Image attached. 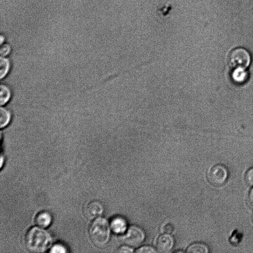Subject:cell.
Returning a JSON list of instances; mask_svg holds the SVG:
<instances>
[{"instance_id": "ba28073f", "label": "cell", "mask_w": 253, "mask_h": 253, "mask_svg": "<svg viewBox=\"0 0 253 253\" xmlns=\"http://www.w3.org/2000/svg\"><path fill=\"white\" fill-rule=\"evenodd\" d=\"M110 226L114 233L122 234L126 230L127 222L124 218L121 216H116L111 220Z\"/></svg>"}, {"instance_id": "9c48e42d", "label": "cell", "mask_w": 253, "mask_h": 253, "mask_svg": "<svg viewBox=\"0 0 253 253\" xmlns=\"http://www.w3.org/2000/svg\"><path fill=\"white\" fill-rule=\"evenodd\" d=\"M35 221L39 226L45 228L51 224L52 216L47 211H41L37 215Z\"/></svg>"}, {"instance_id": "7c38bea8", "label": "cell", "mask_w": 253, "mask_h": 253, "mask_svg": "<svg viewBox=\"0 0 253 253\" xmlns=\"http://www.w3.org/2000/svg\"><path fill=\"white\" fill-rule=\"evenodd\" d=\"M11 115L5 108L1 107L0 109V126L1 128L6 126L9 123Z\"/></svg>"}, {"instance_id": "ffe728a7", "label": "cell", "mask_w": 253, "mask_h": 253, "mask_svg": "<svg viewBox=\"0 0 253 253\" xmlns=\"http://www.w3.org/2000/svg\"><path fill=\"white\" fill-rule=\"evenodd\" d=\"M128 246H123L119 248L117 251L118 253H132L133 250Z\"/></svg>"}, {"instance_id": "9a60e30c", "label": "cell", "mask_w": 253, "mask_h": 253, "mask_svg": "<svg viewBox=\"0 0 253 253\" xmlns=\"http://www.w3.org/2000/svg\"><path fill=\"white\" fill-rule=\"evenodd\" d=\"M246 183L249 186H253V168L249 169L245 175Z\"/></svg>"}, {"instance_id": "d6986e66", "label": "cell", "mask_w": 253, "mask_h": 253, "mask_svg": "<svg viewBox=\"0 0 253 253\" xmlns=\"http://www.w3.org/2000/svg\"><path fill=\"white\" fill-rule=\"evenodd\" d=\"M174 230V227L171 223H167L163 227V231L165 233L171 234Z\"/></svg>"}, {"instance_id": "52a82bcc", "label": "cell", "mask_w": 253, "mask_h": 253, "mask_svg": "<svg viewBox=\"0 0 253 253\" xmlns=\"http://www.w3.org/2000/svg\"><path fill=\"white\" fill-rule=\"evenodd\" d=\"M174 240L169 234H165L161 235L157 239L156 247L158 252L160 253L169 252L173 248Z\"/></svg>"}, {"instance_id": "7a4b0ae2", "label": "cell", "mask_w": 253, "mask_h": 253, "mask_svg": "<svg viewBox=\"0 0 253 253\" xmlns=\"http://www.w3.org/2000/svg\"><path fill=\"white\" fill-rule=\"evenodd\" d=\"M110 229L105 218L99 217L95 219L89 228V235L92 243L98 247L105 245L110 239Z\"/></svg>"}, {"instance_id": "30bf717a", "label": "cell", "mask_w": 253, "mask_h": 253, "mask_svg": "<svg viewBox=\"0 0 253 253\" xmlns=\"http://www.w3.org/2000/svg\"><path fill=\"white\" fill-rule=\"evenodd\" d=\"M246 69L236 68L232 73V78L233 81L237 83H242L245 82L247 78V72Z\"/></svg>"}, {"instance_id": "7402d4cb", "label": "cell", "mask_w": 253, "mask_h": 253, "mask_svg": "<svg viewBox=\"0 0 253 253\" xmlns=\"http://www.w3.org/2000/svg\"><path fill=\"white\" fill-rule=\"evenodd\" d=\"M4 38H3L2 36L1 35V37H0V43H2L3 41H4Z\"/></svg>"}, {"instance_id": "ac0fdd59", "label": "cell", "mask_w": 253, "mask_h": 253, "mask_svg": "<svg viewBox=\"0 0 253 253\" xmlns=\"http://www.w3.org/2000/svg\"><path fill=\"white\" fill-rule=\"evenodd\" d=\"M11 50L10 46L9 44L4 43L1 46L0 49V54L1 56L5 57L9 54Z\"/></svg>"}, {"instance_id": "e0dca14e", "label": "cell", "mask_w": 253, "mask_h": 253, "mask_svg": "<svg viewBox=\"0 0 253 253\" xmlns=\"http://www.w3.org/2000/svg\"><path fill=\"white\" fill-rule=\"evenodd\" d=\"M136 252L137 253H156V251L151 246H145L138 249Z\"/></svg>"}, {"instance_id": "5bb4252c", "label": "cell", "mask_w": 253, "mask_h": 253, "mask_svg": "<svg viewBox=\"0 0 253 253\" xmlns=\"http://www.w3.org/2000/svg\"><path fill=\"white\" fill-rule=\"evenodd\" d=\"M10 64L8 60L4 57L0 59V77L2 79L5 77L9 69Z\"/></svg>"}, {"instance_id": "8fae6325", "label": "cell", "mask_w": 253, "mask_h": 253, "mask_svg": "<svg viewBox=\"0 0 253 253\" xmlns=\"http://www.w3.org/2000/svg\"><path fill=\"white\" fill-rule=\"evenodd\" d=\"M209 252L208 246L202 243H196L190 246L187 250L188 253H208Z\"/></svg>"}, {"instance_id": "3957f363", "label": "cell", "mask_w": 253, "mask_h": 253, "mask_svg": "<svg viewBox=\"0 0 253 253\" xmlns=\"http://www.w3.org/2000/svg\"><path fill=\"white\" fill-rule=\"evenodd\" d=\"M251 62V56L249 51L243 47L233 49L228 57L229 65L234 68H247Z\"/></svg>"}, {"instance_id": "4fadbf2b", "label": "cell", "mask_w": 253, "mask_h": 253, "mask_svg": "<svg viewBox=\"0 0 253 253\" xmlns=\"http://www.w3.org/2000/svg\"><path fill=\"white\" fill-rule=\"evenodd\" d=\"M11 93L9 89L4 85H1L0 87V103L3 105L9 100Z\"/></svg>"}, {"instance_id": "2e32d148", "label": "cell", "mask_w": 253, "mask_h": 253, "mask_svg": "<svg viewBox=\"0 0 253 253\" xmlns=\"http://www.w3.org/2000/svg\"><path fill=\"white\" fill-rule=\"evenodd\" d=\"M50 253H66V248L62 244H56L52 246L50 251Z\"/></svg>"}, {"instance_id": "44dd1931", "label": "cell", "mask_w": 253, "mask_h": 253, "mask_svg": "<svg viewBox=\"0 0 253 253\" xmlns=\"http://www.w3.org/2000/svg\"><path fill=\"white\" fill-rule=\"evenodd\" d=\"M248 200L250 206L253 209V187L251 189L249 193Z\"/></svg>"}, {"instance_id": "8992f818", "label": "cell", "mask_w": 253, "mask_h": 253, "mask_svg": "<svg viewBox=\"0 0 253 253\" xmlns=\"http://www.w3.org/2000/svg\"><path fill=\"white\" fill-rule=\"evenodd\" d=\"M104 211L102 204L98 200L90 202L84 208V213L89 219H95L99 217Z\"/></svg>"}, {"instance_id": "6da1fadb", "label": "cell", "mask_w": 253, "mask_h": 253, "mask_svg": "<svg viewBox=\"0 0 253 253\" xmlns=\"http://www.w3.org/2000/svg\"><path fill=\"white\" fill-rule=\"evenodd\" d=\"M52 238L45 230L38 227H33L27 232L25 243L28 250L34 253H43L51 246Z\"/></svg>"}, {"instance_id": "277c9868", "label": "cell", "mask_w": 253, "mask_h": 253, "mask_svg": "<svg viewBox=\"0 0 253 253\" xmlns=\"http://www.w3.org/2000/svg\"><path fill=\"white\" fill-rule=\"evenodd\" d=\"M228 171L227 168L222 165H216L213 166L208 173V178L209 182L215 186H221L227 180Z\"/></svg>"}, {"instance_id": "603a6c76", "label": "cell", "mask_w": 253, "mask_h": 253, "mask_svg": "<svg viewBox=\"0 0 253 253\" xmlns=\"http://www.w3.org/2000/svg\"><path fill=\"white\" fill-rule=\"evenodd\" d=\"M252 219H253V215H252Z\"/></svg>"}, {"instance_id": "5b68a950", "label": "cell", "mask_w": 253, "mask_h": 253, "mask_svg": "<svg viewBox=\"0 0 253 253\" xmlns=\"http://www.w3.org/2000/svg\"><path fill=\"white\" fill-rule=\"evenodd\" d=\"M143 230L136 225L130 226L124 237V242L130 247H137L140 245L145 239Z\"/></svg>"}]
</instances>
